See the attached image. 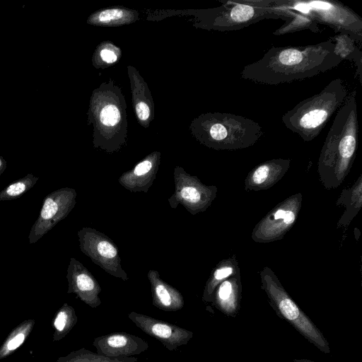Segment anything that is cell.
<instances>
[{
  "mask_svg": "<svg viewBox=\"0 0 362 362\" xmlns=\"http://www.w3.org/2000/svg\"><path fill=\"white\" fill-rule=\"evenodd\" d=\"M357 91L348 94L336 112L317 161L319 180L327 189L337 188L349 173L358 144Z\"/></svg>",
  "mask_w": 362,
  "mask_h": 362,
  "instance_id": "7a4b0ae2",
  "label": "cell"
},
{
  "mask_svg": "<svg viewBox=\"0 0 362 362\" xmlns=\"http://www.w3.org/2000/svg\"><path fill=\"white\" fill-rule=\"evenodd\" d=\"M78 235L81 250L93 263L115 277L128 280L127 274L121 265L117 245L111 239L91 228H83Z\"/></svg>",
  "mask_w": 362,
  "mask_h": 362,
  "instance_id": "30bf717a",
  "label": "cell"
},
{
  "mask_svg": "<svg viewBox=\"0 0 362 362\" xmlns=\"http://www.w3.org/2000/svg\"><path fill=\"white\" fill-rule=\"evenodd\" d=\"M1 165V160H0V166Z\"/></svg>",
  "mask_w": 362,
  "mask_h": 362,
  "instance_id": "1f68e13d",
  "label": "cell"
},
{
  "mask_svg": "<svg viewBox=\"0 0 362 362\" xmlns=\"http://www.w3.org/2000/svg\"><path fill=\"white\" fill-rule=\"evenodd\" d=\"M336 206L344 207L345 211L337 222V228H346L360 211L362 206V175L354 183L344 188L339 196Z\"/></svg>",
  "mask_w": 362,
  "mask_h": 362,
  "instance_id": "ac0fdd59",
  "label": "cell"
},
{
  "mask_svg": "<svg viewBox=\"0 0 362 362\" xmlns=\"http://www.w3.org/2000/svg\"><path fill=\"white\" fill-rule=\"evenodd\" d=\"M100 119L104 125L114 126L120 119V112L115 105H108L101 110Z\"/></svg>",
  "mask_w": 362,
  "mask_h": 362,
  "instance_id": "cb8c5ba5",
  "label": "cell"
},
{
  "mask_svg": "<svg viewBox=\"0 0 362 362\" xmlns=\"http://www.w3.org/2000/svg\"><path fill=\"white\" fill-rule=\"evenodd\" d=\"M156 160L149 158L139 163L133 170L120 176L119 182L131 192H147L156 178Z\"/></svg>",
  "mask_w": 362,
  "mask_h": 362,
  "instance_id": "2e32d148",
  "label": "cell"
},
{
  "mask_svg": "<svg viewBox=\"0 0 362 362\" xmlns=\"http://www.w3.org/2000/svg\"><path fill=\"white\" fill-rule=\"evenodd\" d=\"M348 94L344 81L339 78L333 79L320 93L287 111L281 117V122L304 141H311L343 105Z\"/></svg>",
  "mask_w": 362,
  "mask_h": 362,
  "instance_id": "3957f363",
  "label": "cell"
},
{
  "mask_svg": "<svg viewBox=\"0 0 362 362\" xmlns=\"http://www.w3.org/2000/svg\"><path fill=\"white\" fill-rule=\"evenodd\" d=\"M24 334L23 333H20L16 337H14L7 344V349L8 350H14L17 347H18L24 341Z\"/></svg>",
  "mask_w": 362,
  "mask_h": 362,
  "instance_id": "f1b7e54d",
  "label": "cell"
},
{
  "mask_svg": "<svg viewBox=\"0 0 362 362\" xmlns=\"http://www.w3.org/2000/svg\"><path fill=\"white\" fill-rule=\"evenodd\" d=\"M293 362H315L308 359H293Z\"/></svg>",
  "mask_w": 362,
  "mask_h": 362,
  "instance_id": "4dcf8cb0",
  "label": "cell"
},
{
  "mask_svg": "<svg viewBox=\"0 0 362 362\" xmlns=\"http://www.w3.org/2000/svg\"><path fill=\"white\" fill-rule=\"evenodd\" d=\"M175 190L168 199L172 208L182 204L189 213L205 211L216 197L217 187L206 185L198 177L177 168L174 174Z\"/></svg>",
  "mask_w": 362,
  "mask_h": 362,
  "instance_id": "9c48e42d",
  "label": "cell"
},
{
  "mask_svg": "<svg viewBox=\"0 0 362 362\" xmlns=\"http://www.w3.org/2000/svg\"><path fill=\"white\" fill-rule=\"evenodd\" d=\"M100 57L107 63H113L117 60V55L112 50L105 49L100 52Z\"/></svg>",
  "mask_w": 362,
  "mask_h": 362,
  "instance_id": "f546056e",
  "label": "cell"
},
{
  "mask_svg": "<svg viewBox=\"0 0 362 362\" xmlns=\"http://www.w3.org/2000/svg\"><path fill=\"white\" fill-rule=\"evenodd\" d=\"M59 206L52 199L47 198L43 204L41 211V217L43 219L52 218L58 211Z\"/></svg>",
  "mask_w": 362,
  "mask_h": 362,
  "instance_id": "484cf974",
  "label": "cell"
},
{
  "mask_svg": "<svg viewBox=\"0 0 362 362\" xmlns=\"http://www.w3.org/2000/svg\"><path fill=\"white\" fill-rule=\"evenodd\" d=\"M124 16V11L117 8L104 10L98 13L95 20L98 23H108L112 21H117Z\"/></svg>",
  "mask_w": 362,
  "mask_h": 362,
  "instance_id": "d4e9b609",
  "label": "cell"
},
{
  "mask_svg": "<svg viewBox=\"0 0 362 362\" xmlns=\"http://www.w3.org/2000/svg\"><path fill=\"white\" fill-rule=\"evenodd\" d=\"M282 2L288 9V20L273 33L274 35L293 33L304 30H309L315 33L320 32L317 24L310 16L291 8L286 0H282Z\"/></svg>",
  "mask_w": 362,
  "mask_h": 362,
  "instance_id": "ffe728a7",
  "label": "cell"
},
{
  "mask_svg": "<svg viewBox=\"0 0 362 362\" xmlns=\"http://www.w3.org/2000/svg\"><path fill=\"white\" fill-rule=\"evenodd\" d=\"M300 192L293 194L276 205L254 227L253 241L267 243L279 240L296 223L302 206Z\"/></svg>",
  "mask_w": 362,
  "mask_h": 362,
  "instance_id": "ba28073f",
  "label": "cell"
},
{
  "mask_svg": "<svg viewBox=\"0 0 362 362\" xmlns=\"http://www.w3.org/2000/svg\"><path fill=\"white\" fill-rule=\"evenodd\" d=\"M76 322V317L74 310L67 307L60 310L56 316L54 325L59 332L69 331L70 327L74 326Z\"/></svg>",
  "mask_w": 362,
  "mask_h": 362,
  "instance_id": "603a6c76",
  "label": "cell"
},
{
  "mask_svg": "<svg viewBox=\"0 0 362 362\" xmlns=\"http://www.w3.org/2000/svg\"><path fill=\"white\" fill-rule=\"evenodd\" d=\"M128 318L146 334L159 341L170 351L187 345L194 335L192 331L185 328L135 311L131 312Z\"/></svg>",
  "mask_w": 362,
  "mask_h": 362,
  "instance_id": "8fae6325",
  "label": "cell"
},
{
  "mask_svg": "<svg viewBox=\"0 0 362 362\" xmlns=\"http://www.w3.org/2000/svg\"><path fill=\"white\" fill-rule=\"evenodd\" d=\"M291 160L274 158L254 167L245 179V190L268 189L276 184L290 168Z\"/></svg>",
  "mask_w": 362,
  "mask_h": 362,
  "instance_id": "4fadbf2b",
  "label": "cell"
},
{
  "mask_svg": "<svg viewBox=\"0 0 362 362\" xmlns=\"http://www.w3.org/2000/svg\"><path fill=\"white\" fill-rule=\"evenodd\" d=\"M135 110L138 118L141 120H146L150 116L149 107L144 102L138 103Z\"/></svg>",
  "mask_w": 362,
  "mask_h": 362,
  "instance_id": "4316f807",
  "label": "cell"
},
{
  "mask_svg": "<svg viewBox=\"0 0 362 362\" xmlns=\"http://www.w3.org/2000/svg\"><path fill=\"white\" fill-rule=\"evenodd\" d=\"M77 263V269L71 279L73 291L90 308H98L101 305L99 297L101 287L93 275L79 262Z\"/></svg>",
  "mask_w": 362,
  "mask_h": 362,
  "instance_id": "e0dca14e",
  "label": "cell"
},
{
  "mask_svg": "<svg viewBox=\"0 0 362 362\" xmlns=\"http://www.w3.org/2000/svg\"><path fill=\"white\" fill-rule=\"evenodd\" d=\"M331 38L334 42L335 53L342 60L347 59L355 63L358 68V74L361 83V51L358 49L354 40L348 34L339 33Z\"/></svg>",
  "mask_w": 362,
  "mask_h": 362,
  "instance_id": "44dd1931",
  "label": "cell"
},
{
  "mask_svg": "<svg viewBox=\"0 0 362 362\" xmlns=\"http://www.w3.org/2000/svg\"><path fill=\"white\" fill-rule=\"evenodd\" d=\"M137 361L138 358L134 356L112 358L81 349L73 353L66 362H136Z\"/></svg>",
  "mask_w": 362,
  "mask_h": 362,
  "instance_id": "7402d4cb",
  "label": "cell"
},
{
  "mask_svg": "<svg viewBox=\"0 0 362 362\" xmlns=\"http://www.w3.org/2000/svg\"><path fill=\"white\" fill-rule=\"evenodd\" d=\"M202 124L205 144L217 150L247 148L256 144L264 134L258 122L232 113L209 114Z\"/></svg>",
  "mask_w": 362,
  "mask_h": 362,
  "instance_id": "5b68a950",
  "label": "cell"
},
{
  "mask_svg": "<svg viewBox=\"0 0 362 362\" xmlns=\"http://www.w3.org/2000/svg\"><path fill=\"white\" fill-rule=\"evenodd\" d=\"M293 8L308 14L315 23L333 29L336 33L362 37V18L354 10L337 1L286 0Z\"/></svg>",
  "mask_w": 362,
  "mask_h": 362,
  "instance_id": "52a82bcc",
  "label": "cell"
},
{
  "mask_svg": "<svg viewBox=\"0 0 362 362\" xmlns=\"http://www.w3.org/2000/svg\"><path fill=\"white\" fill-rule=\"evenodd\" d=\"M239 272L238 262L235 255L219 262L205 284L202 300L204 303H211L217 286L227 278Z\"/></svg>",
  "mask_w": 362,
  "mask_h": 362,
  "instance_id": "d6986e66",
  "label": "cell"
},
{
  "mask_svg": "<svg viewBox=\"0 0 362 362\" xmlns=\"http://www.w3.org/2000/svg\"><path fill=\"white\" fill-rule=\"evenodd\" d=\"M342 59L332 38L304 46L272 47L240 71L243 78L266 85L304 80L337 67Z\"/></svg>",
  "mask_w": 362,
  "mask_h": 362,
  "instance_id": "6da1fadb",
  "label": "cell"
},
{
  "mask_svg": "<svg viewBox=\"0 0 362 362\" xmlns=\"http://www.w3.org/2000/svg\"><path fill=\"white\" fill-rule=\"evenodd\" d=\"M261 288L276 314L289 323L305 339L325 354L330 352L328 341L311 319L285 290L274 271L267 266L259 272Z\"/></svg>",
  "mask_w": 362,
  "mask_h": 362,
  "instance_id": "277c9868",
  "label": "cell"
},
{
  "mask_svg": "<svg viewBox=\"0 0 362 362\" xmlns=\"http://www.w3.org/2000/svg\"><path fill=\"white\" fill-rule=\"evenodd\" d=\"M241 297L242 283L239 272L217 286L211 303L225 315L235 317L240 310Z\"/></svg>",
  "mask_w": 362,
  "mask_h": 362,
  "instance_id": "5bb4252c",
  "label": "cell"
},
{
  "mask_svg": "<svg viewBox=\"0 0 362 362\" xmlns=\"http://www.w3.org/2000/svg\"><path fill=\"white\" fill-rule=\"evenodd\" d=\"M148 278L151 284L153 305L162 310L178 311L184 307L182 293L175 287L165 282L157 271L150 270Z\"/></svg>",
  "mask_w": 362,
  "mask_h": 362,
  "instance_id": "9a60e30c",
  "label": "cell"
},
{
  "mask_svg": "<svg viewBox=\"0 0 362 362\" xmlns=\"http://www.w3.org/2000/svg\"><path fill=\"white\" fill-rule=\"evenodd\" d=\"M25 189V185L23 182H16L8 186L6 193L10 196H17L23 193Z\"/></svg>",
  "mask_w": 362,
  "mask_h": 362,
  "instance_id": "83f0119b",
  "label": "cell"
},
{
  "mask_svg": "<svg viewBox=\"0 0 362 362\" xmlns=\"http://www.w3.org/2000/svg\"><path fill=\"white\" fill-rule=\"evenodd\" d=\"M93 345L96 353L108 358L132 357L147 351V341L136 335L117 332L95 337Z\"/></svg>",
  "mask_w": 362,
  "mask_h": 362,
  "instance_id": "7c38bea8",
  "label": "cell"
},
{
  "mask_svg": "<svg viewBox=\"0 0 362 362\" xmlns=\"http://www.w3.org/2000/svg\"><path fill=\"white\" fill-rule=\"evenodd\" d=\"M211 11L210 25L221 31L240 30L265 19L288 18L278 0H229Z\"/></svg>",
  "mask_w": 362,
  "mask_h": 362,
  "instance_id": "8992f818",
  "label": "cell"
}]
</instances>
